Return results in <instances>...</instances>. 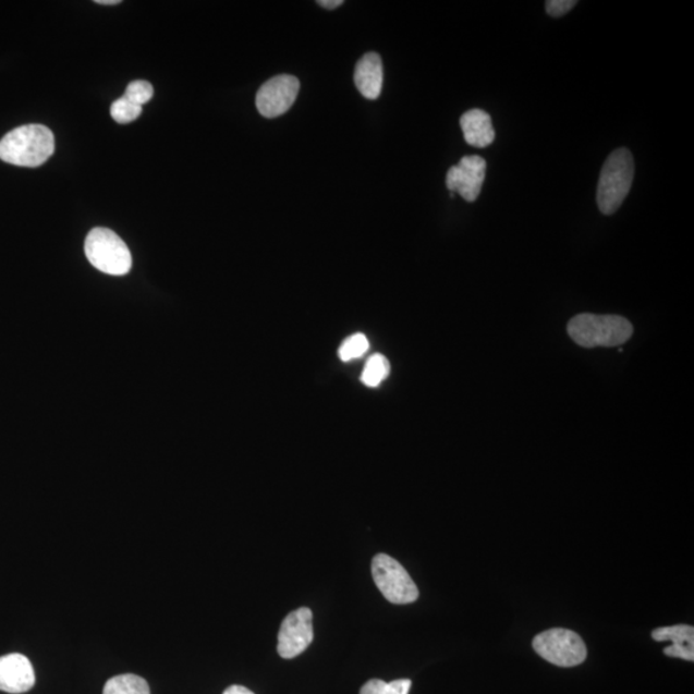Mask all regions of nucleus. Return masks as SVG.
Masks as SVG:
<instances>
[{"instance_id":"nucleus-1","label":"nucleus","mask_w":694,"mask_h":694,"mask_svg":"<svg viewBox=\"0 0 694 694\" xmlns=\"http://www.w3.org/2000/svg\"><path fill=\"white\" fill-rule=\"evenodd\" d=\"M54 135L47 126L13 129L0 141V160L23 168H38L54 154Z\"/></svg>"},{"instance_id":"nucleus-2","label":"nucleus","mask_w":694,"mask_h":694,"mask_svg":"<svg viewBox=\"0 0 694 694\" xmlns=\"http://www.w3.org/2000/svg\"><path fill=\"white\" fill-rule=\"evenodd\" d=\"M568 331L570 338L583 348H614L632 338L633 326L619 316L581 314L570 320Z\"/></svg>"},{"instance_id":"nucleus-3","label":"nucleus","mask_w":694,"mask_h":694,"mask_svg":"<svg viewBox=\"0 0 694 694\" xmlns=\"http://www.w3.org/2000/svg\"><path fill=\"white\" fill-rule=\"evenodd\" d=\"M634 179V160L628 148H619L606 160L600 171L597 203L605 215H612L620 209L631 192Z\"/></svg>"},{"instance_id":"nucleus-4","label":"nucleus","mask_w":694,"mask_h":694,"mask_svg":"<svg viewBox=\"0 0 694 694\" xmlns=\"http://www.w3.org/2000/svg\"><path fill=\"white\" fill-rule=\"evenodd\" d=\"M85 256L98 270L110 276H125L132 269V254L126 243L107 228L92 229L85 240Z\"/></svg>"},{"instance_id":"nucleus-5","label":"nucleus","mask_w":694,"mask_h":694,"mask_svg":"<svg viewBox=\"0 0 694 694\" xmlns=\"http://www.w3.org/2000/svg\"><path fill=\"white\" fill-rule=\"evenodd\" d=\"M533 648L544 660L561 668H574L588 656L582 636L569 629H550L535 636Z\"/></svg>"},{"instance_id":"nucleus-6","label":"nucleus","mask_w":694,"mask_h":694,"mask_svg":"<svg viewBox=\"0 0 694 694\" xmlns=\"http://www.w3.org/2000/svg\"><path fill=\"white\" fill-rule=\"evenodd\" d=\"M372 576L379 592L393 605L416 602L419 590L407 571L395 558L379 553L372 560Z\"/></svg>"},{"instance_id":"nucleus-7","label":"nucleus","mask_w":694,"mask_h":694,"mask_svg":"<svg viewBox=\"0 0 694 694\" xmlns=\"http://www.w3.org/2000/svg\"><path fill=\"white\" fill-rule=\"evenodd\" d=\"M300 82L291 75L269 78L256 95L257 111L261 117L276 119L288 112L299 96Z\"/></svg>"},{"instance_id":"nucleus-8","label":"nucleus","mask_w":694,"mask_h":694,"mask_svg":"<svg viewBox=\"0 0 694 694\" xmlns=\"http://www.w3.org/2000/svg\"><path fill=\"white\" fill-rule=\"evenodd\" d=\"M314 640L313 612L303 607L289 613L278 634V654L282 658H295L305 653Z\"/></svg>"},{"instance_id":"nucleus-9","label":"nucleus","mask_w":694,"mask_h":694,"mask_svg":"<svg viewBox=\"0 0 694 694\" xmlns=\"http://www.w3.org/2000/svg\"><path fill=\"white\" fill-rule=\"evenodd\" d=\"M486 175V161L480 156H466L450 168L447 174V187L450 196L454 193L466 199L467 203H475L480 196Z\"/></svg>"},{"instance_id":"nucleus-10","label":"nucleus","mask_w":694,"mask_h":694,"mask_svg":"<svg viewBox=\"0 0 694 694\" xmlns=\"http://www.w3.org/2000/svg\"><path fill=\"white\" fill-rule=\"evenodd\" d=\"M35 684L33 663L21 654L0 657V691L11 694L28 692Z\"/></svg>"},{"instance_id":"nucleus-11","label":"nucleus","mask_w":694,"mask_h":694,"mask_svg":"<svg viewBox=\"0 0 694 694\" xmlns=\"http://www.w3.org/2000/svg\"><path fill=\"white\" fill-rule=\"evenodd\" d=\"M354 82L363 97L377 99L383 85V64L377 53H367L356 63Z\"/></svg>"},{"instance_id":"nucleus-12","label":"nucleus","mask_w":694,"mask_h":694,"mask_svg":"<svg viewBox=\"0 0 694 694\" xmlns=\"http://www.w3.org/2000/svg\"><path fill=\"white\" fill-rule=\"evenodd\" d=\"M653 638L657 642H671V646L663 649L669 657L682 658L685 661H694V629L690 625H675L658 628L653 632Z\"/></svg>"},{"instance_id":"nucleus-13","label":"nucleus","mask_w":694,"mask_h":694,"mask_svg":"<svg viewBox=\"0 0 694 694\" xmlns=\"http://www.w3.org/2000/svg\"><path fill=\"white\" fill-rule=\"evenodd\" d=\"M461 127L464 139L472 147H489L496 139V131L488 112L474 109L462 114Z\"/></svg>"},{"instance_id":"nucleus-14","label":"nucleus","mask_w":694,"mask_h":694,"mask_svg":"<svg viewBox=\"0 0 694 694\" xmlns=\"http://www.w3.org/2000/svg\"><path fill=\"white\" fill-rule=\"evenodd\" d=\"M104 694H151V691L145 679L124 674L111 678L105 685Z\"/></svg>"},{"instance_id":"nucleus-15","label":"nucleus","mask_w":694,"mask_h":694,"mask_svg":"<svg viewBox=\"0 0 694 694\" xmlns=\"http://www.w3.org/2000/svg\"><path fill=\"white\" fill-rule=\"evenodd\" d=\"M390 370L388 357L381 354L372 355L363 369L362 382L367 388H378L390 376Z\"/></svg>"},{"instance_id":"nucleus-16","label":"nucleus","mask_w":694,"mask_h":694,"mask_svg":"<svg viewBox=\"0 0 694 694\" xmlns=\"http://www.w3.org/2000/svg\"><path fill=\"white\" fill-rule=\"evenodd\" d=\"M369 350V340L364 333H355L350 336L341 343L339 356L342 362H353L367 354Z\"/></svg>"},{"instance_id":"nucleus-17","label":"nucleus","mask_w":694,"mask_h":694,"mask_svg":"<svg viewBox=\"0 0 694 694\" xmlns=\"http://www.w3.org/2000/svg\"><path fill=\"white\" fill-rule=\"evenodd\" d=\"M412 682L410 679H399L386 683L381 679H372L362 686L361 694H410Z\"/></svg>"},{"instance_id":"nucleus-18","label":"nucleus","mask_w":694,"mask_h":694,"mask_svg":"<svg viewBox=\"0 0 694 694\" xmlns=\"http://www.w3.org/2000/svg\"><path fill=\"white\" fill-rule=\"evenodd\" d=\"M142 107L129 101L126 97L117 99L111 106V117L119 124H129L141 117Z\"/></svg>"},{"instance_id":"nucleus-19","label":"nucleus","mask_w":694,"mask_h":694,"mask_svg":"<svg viewBox=\"0 0 694 694\" xmlns=\"http://www.w3.org/2000/svg\"><path fill=\"white\" fill-rule=\"evenodd\" d=\"M129 101L143 106L151 101L154 97V87L145 81H135L127 85L125 96Z\"/></svg>"},{"instance_id":"nucleus-20","label":"nucleus","mask_w":694,"mask_h":694,"mask_svg":"<svg viewBox=\"0 0 694 694\" xmlns=\"http://www.w3.org/2000/svg\"><path fill=\"white\" fill-rule=\"evenodd\" d=\"M577 4L575 0H548L546 9L549 16L561 17Z\"/></svg>"},{"instance_id":"nucleus-21","label":"nucleus","mask_w":694,"mask_h":694,"mask_svg":"<svg viewBox=\"0 0 694 694\" xmlns=\"http://www.w3.org/2000/svg\"><path fill=\"white\" fill-rule=\"evenodd\" d=\"M223 694H255L254 692L242 685H231L224 691Z\"/></svg>"},{"instance_id":"nucleus-22","label":"nucleus","mask_w":694,"mask_h":694,"mask_svg":"<svg viewBox=\"0 0 694 694\" xmlns=\"http://www.w3.org/2000/svg\"><path fill=\"white\" fill-rule=\"evenodd\" d=\"M318 4L324 7V9L334 10L342 5L343 2L342 0H319Z\"/></svg>"},{"instance_id":"nucleus-23","label":"nucleus","mask_w":694,"mask_h":694,"mask_svg":"<svg viewBox=\"0 0 694 694\" xmlns=\"http://www.w3.org/2000/svg\"><path fill=\"white\" fill-rule=\"evenodd\" d=\"M98 4H106V5H112V4H120V0H97Z\"/></svg>"}]
</instances>
